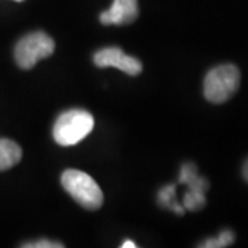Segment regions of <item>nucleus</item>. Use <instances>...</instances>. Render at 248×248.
<instances>
[{"mask_svg": "<svg viewBox=\"0 0 248 248\" xmlns=\"http://www.w3.org/2000/svg\"><path fill=\"white\" fill-rule=\"evenodd\" d=\"M94 63L98 68H116L130 76H137L142 72L140 60L130 57L119 47H107L94 54Z\"/></svg>", "mask_w": 248, "mask_h": 248, "instance_id": "5", "label": "nucleus"}, {"mask_svg": "<svg viewBox=\"0 0 248 248\" xmlns=\"http://www.w3.org/2000/svg\"><path fill=\"white\" fill-rule=\"evenodd\" d=\"M55 50V43L45 32L25 35L16 46L14 58L21 69H32L40 60L48 58Z\"/></svg>", "mask_w": 248, "mask_h": 248, "instance_id": "4", "label": "nucleus"}, {"mask_svg": "<svg viewBox=\"0 0 248 248\" xmlns=\"http://www.w3.org/2000/svg\"><path fill=\"white\" fill-rule=\"evenodd\" d=\"M94 128V117L84 109H71L58 116L53 135L61 146H73L83 141Z\"/></svg>", "mask_w": 248, "mask_h": 248, "instance_id": "1", "label": "nucleus"}, {"mask_svg": "<svg viewBox=\"0 0 248 248\" xmlns=\"http://www.w3.org/2000/svg\"><path fill=\"white\" fill-rule=\"evenodd\" d=\"M239 87V68L232 63H223L213 68L205 75L203 93L208 102L223 104L237 93Z\"/></svg>", "mask_w": 248, "mask_h": 248, "instance_id": "2", "label": "nucleus"}, {"mask_svg": "<svg viewBox=\"0 0 248 248\" xmlns=\"http://www.w3.org/2000/svg\"><path fill=\"white\" fill-rule=\"evenodd\" d=\"M63 189L76 203L90 211H95L104 204V193L94 178L80 170H66L61 175Z\"/></svg>", "mask_w": 248, "mask_h": 248, "instance_id": "3", "label": "nucleus"}, {"mask_svg": "<svg viewBox=\"0 0 248 248\" xmlns=\"http://www.w3.org/2000/svg\"><path fill=\"white\" fill-rule=\"evenodd\" d=\"M175 185H167L164 186L159 193H157V202L163 207V208H167L174 211L178 215H184L185 213V208L184 205L178 203L175 200Z\"/></svg>", "mask_w": 248, "mask_h": 248, "instance_id": "9", "label": "nucleus"}, {"mask_svg": "<svg viewBox=\"0 0 248 248\" xmlns=\"http://www.w3.org/2000/svg\"><path fill=\"white\" fill-rule=\"evenodd\" d=\"M179 184L187 185V189H193V190H200V192H207L210 184L205 178L200 177L197 174V169L195 164L192 163H186L181 167L179 172Z\"/></svg>", "mask_w": 248, "mask_h": 248, "instance_id": "8", "label": "nucleus"}, {"mask_svg": "<svg viewBox=\"0 0 248 248\" xmlns=\"http://www.w3.org/2000/svg\"><path fill=\"white\" fill-rule=\"evenodd\" d=\"M243 177L246 179V182H248V160L244 163V167H243Z\"/></svg>", "mask_w": 248, "mask_h": 248, "instance_id": "14", "label": "nucleus"}, {"mask_svg": "<svg viewBox=\"0 0 248 248\" xmlns=\"http://www.w3.org/2000/svg\"><path fill=\"white\" fill-rule=\"evenodd\" d=\"M14 1H24V0H14Z\"/></svg>", "mask_w": 248, "mask_h": 248, "instance_id": "15", "label": "nucleus"}, {"mask_svg": "<svg viewBox=\"0 0 248 248\" xmlns=\"http://www.w3.org/2000/svg\"><path fill=\"white\" fill-rule=\"evenodd\" d=\"M22 159V149L17 142L0 138V171L13 169Z\"/></svg>", "mask_w": 248, "mask_h": 248, "instance_id": "7", "label": "nucleus"}, {"mask_svg": "<svg viewBox=\"0 0 248 248\" xmlns=\"http://www.w3.org/2000/svg\"><path fill=\"white\" fill-rule=\"evenodd\" d=\"M184 208L189 211H199L205 205V193L200 190L187 189L184 196Z\"/></svg>", "mask_w": 248, "mask_h": 248, "instance_id": "10", "label": "nucleus"}, {"mask_svg": "<svg viewBox=\"0 0 248 248\" xmlns=\"http://www.w3.org/2000/svg\"><path fill=\"white\" fill-rule=\"evenodd\" d=\"M21 247L24 248H62L63 244H61L60 241H51V240H36L32 243H25Z\"/></svg>", "mask_w": 248, "mask_h": 248, "instance_id": "12", "label": "nucleus"}, {"mask_svg": "<svg viewBox=\"0 0 248 248\" xmlns=\"http://www.w3.org/2000/svg\"><path fill=\"white\" fill-rule=\"evenodd\" d=\"M138 17L137 0H113L112 7L102 11L99 19L104 25H127Z\"/></svg>", "mask_w": 248, "mask_h": 248, "instance_id": "6", "label": "nucleus"}, {"mask_svg": "<svg viewBox=\"0 0 248 248\" xmlns=\"http://www.w3.org/2000/svg\"><path fill=\"white\" fill-rule=\"evenodd\" d=\"M138 246L134 243V241H131V240H127V241H124L123 244H122V248H137Z\"/></svg>", "mask_w": 248, "mask_h": 248, "instance_id": "13", "label": "nucleus"}, {"mask_svg": "<svg viewBox=\"0 0 248 248\" xmlns=\"http://www.w3.org/2000/svg\"><path fill=\"white\" fill-rule=\"evenodd\" d=\"M234 239H236V237H234V233H233L232 231H222L218 237L205 240V241H203L199 247H203V248L229 247V246L233 244Z\"/></svg>", "mask_w": 248, "mask_h": 248, "instance_id": "11", "label": "nucleus"}]
</instances>
